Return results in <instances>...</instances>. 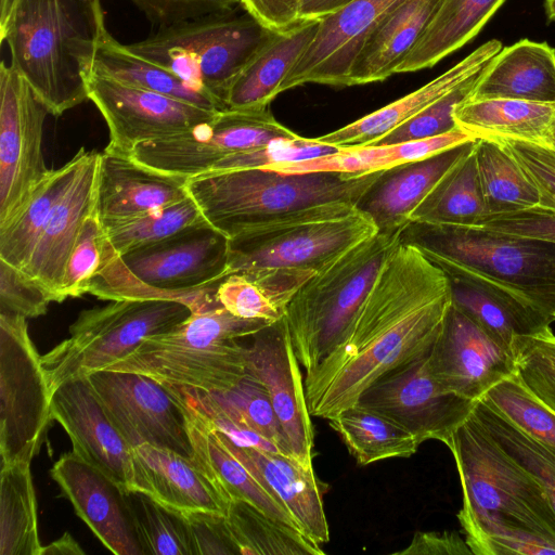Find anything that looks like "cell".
Segmentation results:
<instances>
[{"label":"cell","instance_id":"cell-38","mask_svg":"<svg viewBox=\"0 0 555 555\" xmlns=\"http://www.w3.org/2000/svg\"><path fill=\"white\" fill-rule=\"evenodd\" d=\"M485 215L474 145L440 178L412 211L409 221L424 224L473 225Z\"/></svg>","mask_w":555,"mask_h":555},{"label":"cell","instance_id":"cell-24","mask_svg":"<svg viewBox=\"0 0 555 555\" xmlns=\"http://www.w3.org/2000/svg\"><path fill=\"white\" fill-rule=\"evenodd\" d=\"M131 455L133 491H141L180 514L225 516L230 501L193 457L151 444L131 449Z\"/></svg>","mask_w":555,"mask_h":555},{"label":"cell","instance_id":"cell-59","mask_svg":"<svg viewBox=\"0 0 555 555\" xmlns=\"http://www.w3.org/2000/svg\"><path fill=\"white\" fill-rule=\"evenodd\" d=\"M302 0H240V5L266 28L281 31L300 21Z\"/></svg>","mask_w":555,"mask_h":555},{"label":"cell","instance_id":"cell-12","mask_svg":"<svg viewBox=\"0 0 555 555\" xmlns=\"http://www.w3.org/2000/svg\"><path fill=\"white\" fill-rule=\"evenodd\" d=\"M296 135L275 119L269 106L225 108L185 132L140 143L129 156L140 165L188 180L208 172L228 155Z\"/></svg>","mask_w":555,"mask_h":555},{"label":"cell","instance_id":"cell-61","mask_svg":"<svg viewBox=\"0 0 555 555\" xmlns=\"http://www.w3.org/2000/svg\"><path fill=\"white\" fill-rule=\"evenodd\" d=\"M352 0H302L300 20H322Z\"/></svg>","mask_w":555,"mask_h":555},{"label":"cell","instance_id":"cell-23","mask_svg":"<svg viewBox=\"0 0 555 555\" xmlns=\"http://www.w3.org/2000/svg\"><path fill=\"white\" fill-rule=\"evenodd\" d=\"M100 156L95 151H85L75 178L54 206L22 270L48 289L56 302L66 263L82 224L96 210Z\"/></svg>","mask_w":555,"mask_h":555},{"label":"cell","instance_id":"cell-29","mask_svg":"<svg viewBox=\"0 0 555 555\" xmlns=\"http://www.w3.org/2000/svg\"><path fill=\"white\" fill-rule=\"evenodd\" d=\"M168 387V386H167ZM181 402L193 447V459L212 483L229 500L245 501L280 524L298 530L299 525L267 489L225 447L216 429L193 405L168 387Z\"/></svg>","mask_w":555,"mask_h":555},{"label":"cell","instance_id":"cell-21","mask_svg":"<svg viewBox=\"0 0 555 555\" xmlns=\"http://www.w3.org/2000/svg\"><path fill=\"white\" fill-rule=\"evenodd\" d=\"M50 474L106 548L116 555H144L127 492L119 485L73 451L60 456Z\"/></svg>","mask_w":555,"mask_h":555},{"label":"cell","instance_id":"cell-15","mask_svg":"<svg viewBox=\"0 0 555 555\" xmlns=\"http://www.w3.org/2000/svg\"><path fill=\"white\" fill-rule=\"evenodd\" d=\"M427 356L399 366L366 388L356 404L377 412L414 436L446 443L470 416L476 401L444 391L433 378Z\"/></svg>","mask_w":555,"mask_h":555},{"label":"cell","instance_id":"cell-55","mask_svg":"<svg viewBox=\"0 0 555 555\" xmlns=\"http://www.w3.org/2000/svg\"><path fill=\"white\" fill-rule=\"evenodd\" d=\"M54 301L52 294L22 270L0 260V313L36 318Z\"/></svg>","mask_w":555,"mask_h":555},{"label":"cell","instance_id":"cell-54","mask_svg":"<svg viewBox=\"0 0 555 555\" xmlns=\"http://www.w3.org/2000/svg\"><path fill=\"white\" fill-rule=\"evenodd\" d=\"M491 139L502 144L533 184L539 194L538 206L555 212V149L543 141Z\"/></svg>","mask_w":555,"mask_h":555},{"label":"cell","instance_id":"cell-8","mask_svg":"<svg viewBox=\"0 0 555 555\" xmlns=\"http://www.w3.org/2000/svg\"><path fill=\"white\" fill-rule=\"evenodd\" d=\"M378 232L350 203L317 205L228 240L227 275L259 271L317 273Z\"/></svg>","mask_w":555,"mask_h":555},{"label":"cell","instance_id":"cell-40","mask_svg":"<svg viewBox=\"0 0 555 555\" xmlns=\"http://www.w3.org/2000/svg\"><path fill=\"white\" fill-rule=\"evenodd\" d=\"M361 466L410 457L420 444L413 435L382 414L354 404L327 420Z\"/></svg>","mask_w":555,"mask_h":555},{"label":"cell","instance_id":"cell-36","mask_svg":"<svg viewBox=\"0 0 555 555\" xmlns=\"http://www.w3.org/2000/svg\"><path fill=\"white\" fill-rule=\"evenodd\" d=\"M92 73L118 82L162 93L210 111L223 108L209 95L183 81L171 70L131 51L106 30L96 48Z\"/></svg>","mask_w":555,"mask_h":555},{"label":"cell","instance_id":"cell-39","mask_svg":"<svg viewBox=\"0 0 555 555\" xmlns=\"http://www.w3.org/2000/svg\"><path fill=\"white\" fill-rule=\"evenodd\" d=\"M30 462L1 464L0 555H41Z\"/></svg>","mask_w":555,"mask_h":555},{"label":"cell","instance_id":"cell-18","mask_svg":"<svg viewBox=\"0 0 555 555\" xmlns=\"http://www.w3.org/2000/svg\"><path fill=\"white\" fill-rule=\"evenodd\" d=\"M299 365L284 317L247 346V374L267 389L293 457L313 467V428Z\"/></svg>","mask_w":555,"mask_h":555},{"label":"cell","instance_id":"cell-33","mask_svg":"<svg viewBox=\"0 0 555 555\" xmlns=\"http://www.w3.org/2000/svg\"><path fill=\"white\" fill-rule=\"evenodd\" d=\"M505 0H441L417 43L396 74L430 68L469 42Z\"/></svg>","mask_w":555,"mask_h":555},{"label":"cell","instance_id":"cell-14","mask_svg":"<svg viewBox=\"0 0 555 555\" xmlns=\"http://www.w3.org/2000/svg\"><path fill=\"white\" fill-rule=\"evenodd\" d=\"M86 377L130 449L151 444L193 457L183 406L167 386L131 372L104 370Z\"/></svg>","mask_w":555,"mask_h":555},{"label":"cell","instance_id":"cell-13","mask_svg":"<svg viewBox=\"0 0 555 555\" xmlns=\"http://www.w3.org/2000/svg\"><path fill=\"white\" fill-rule=\"evenodd\" d=\"M48 114L27 81L3 61L0 65V229L17 217L50 171L42 152Z\"/></svg>","mask_w":555,"mask_h":555},{"label":"cell","instance_id":"cell-19","mask_svg":"<svg viewBox=\"0 0 555 555\" xmlns=\"http://www.w3.org/2000/svg\"><path fill=\"white\" fill-rule=\"evenodd\" d=\"M405 0H352L320 20L317 34L281 86L346 87L350 68L370 36Z\"/></svg>","mask_w":555,"mask_h":555},{"label":"cell","instance_id":"cell-52","mask_svg":"<svg viewBox=\"0 0 555 555\" xmlns=\"http://www.w3.org/2000/svg\"><path fill=\"white\" fill-rule=\"evenodd\" d=\"M483 68L387 133L376 144L390 145L431 138L455 129L454 109L470 96Z\"/></svg>","mask_w":555,"mask_h":555},{"label":"cell","instance_id":"cell-34","mask_svg":"<svg viewBox=\"0 0 555 555\" xmlns=\"http://www.w3.org/2000/svg\"><path fill=\"white\" fill-rule=\"evenodd\" d=\"M448 276L452 304L509 349L515 337L537 334L553 322L514 297L460 276Z\"/></svg>","mask_w":555,"mask_h":555},{"label":"cell","instance_id":"cell-10","mask_svg":"<svg viewBox=\"0 0 555 555\" xmlns=\"http://www.w3.org/2000/svg\"><path fill=\"white\" fill-rule=\"evenodd\" d=\"M192 314L173 300H113L83 310L69 327V337L41 356L50 393L63 383L103 371L139 344L164 333Z\"/></svg>","mask_w":555,"mask_h":555},{"label":"cell","instance_id":"cell-56","mask_svg":"<svg viewBox=\"0 0 555 555\" xmlns=\"http://www.w3.org/2000/svg\"><path fill=\"white\" fill-rule=\"evenodd\" d=\"M473 225L555 242V212L538 205L513 212L485 215Z\"/></svg>","mask_w":555,"mask_h":555},{"label":"cell","instance_id":"cell-22","mask_svg":"<svg viewBox=\"0 0 555 555\" xmlns=\"http://www.w3.org/2000/svg\"><path fill=\"white\" fill-rule=\"evenodd\" d=\"M51 418L69 436L74 453L126 492L134 490L131 449L106 416L86 376L56 388L51 396Z\"/></svg>","mask_w":555,"mask_h":555},{"label":"cell","instance_id":"cell-62","mask_svg":"<svg viewBox=\"0 0 555 555\" xmlns=\"http://www.w3.org/2000/svg\"><path fill=\"white\" fill-rule=\"evenodd\" d=\"M85 551L69 532H65L61 538L51 544L43 546L41 555H85Z\"/></svg>","mask_w":555,"mask_h":555},{"label":"cell","instance_id":"cell-64","mask_svg":"<svg viewBox=\"0 0 555 555\" xmlns=\"http://www.w3.org/2000/svg\"><path fill=\"white\" fill-rule=\"evenodd\" d=\"M545 12L550 21H555V0H545Z\"/></svg>","mask_w":555,"mask_h":555},{"label":"cell","instance_id":"cell-49","mask_svg":"<svg viewBox=\"0 0 555 555\" xmlns=\"http://www.w3.org/2000/svg\"><path fill=\"white\" fill-rule=\"evenodd\" d=\"M511 350L517 378L555 413V335L551 327L515 337Z\"/></svg>","mask_w":555,"mask_h":555},{"label":"cell","instance_id":"cell-17","mask_svg":"<svg viewBox=\"0 0 555 555\" xmlns=\"http://www.w3.org/2000/svg\"><path fill=\"white\" fill-rule=\"evenodd\" d=\"M426 364L444 391L473 401L516 374L512 350L453 304Z\"/></svg>","mask_w":555,"mask_h":555},{"label":"cell","instance_id":"cell-1","mask_svg":"<svg viewBox=\"0 0 555 555\" xmlns=\"http://www.w3.org/2000/svg\"><path fill=\"white\" fill-rule=\"evenodd\" d=\"M451 305L447 273L402 238L341 339L306 374L311 416H336L377 379L427 356Z\"/></svg>","mask_w":555,"mask_h":555},{"label":"cell","instance_id":"cell-9","mask_svg":"<svg viewBox=\"0 0 555 555\" xmlns=\"http://www.w3.org/2000/svg\"><path fill=\"white\" fill-rule=\"evenodd\" d=\"M271 33L249 14L236 15L232 10L162 26L127 46L225 109L231 83Z\"/></svg>","mask_w":555,"mask_h":555},{"label":"cell","instance_id":"cell-46","mask_svg":"<svg viewBox=\"0 0 555 555\" xmlns=\"http://www.w3.org/2000/svg\"><path fill=\"white\" fill-rule=\"evenodd\" d=\"M473 413L494 441L541 483L555 509V447L524 433L485 398L476 401Z\"/></svg>","mask_w":555,"mask_h":555},{"label":"cell","instance_id":"cell-2","mask_svg":"<svg viewBox=\"0 0 555 555\" xmlns=\"http://www.w3.org/2000/svg\"><path fill=\"white\" fill-rule=\"evenodd\" d=\"M444 444L461 481L457 519L473 554H555V509L545 490L473 412Z\"/></svg>","mask_w":555,"mask_h":555},{"label":"cell","instance_id":"cell-7","mask_svg":"<svg viewBox=\"0 0 555 555\" xmlns=\"http://www.w3.org/2000/svg\"><path fill=\"white\" fill-rule=\"evenodd\" d=\"M405 228L378 231L318 271L295 293L284 320L306 374L341 339Z\"/></svg>","mask_w":555,"mask_h":555},{"label":"cell","instance_id":"cell-51","mask_svg":"<svg viewBox=\"0 0 555 555\" xmlns=\"http://www.w3.org/2000/svg\"><path fill=\"white\" fill-rule=\"evenodd\" d=\"M392 145H365L339 149L335 153L307 160L276 164L264 169L286 175L341 172L365 176L393 168Z\"/></svg>","mask_w":555,"mask_h":555},{"label":"cell","instance_id":"cell-48","mask_svg":"<svg viewBox=\"0 0 555 555\" xmlns=\"http://www.w3.org/2000/svg\"><path fill=\"white\" fill-rule=\"evenodd\" d=\"M482 398L524 433L555 447V413L516 374L493 386Z\"/></svg>","mask_w":555,"mask_h":555},{"label":"cell","instance_id":"cell-63","mask_svg":"<svg viewBox=\"0 0 555 555\" xmlns=\"http://www.w3.org/2000/svg\"><path fill=\"white\" fill-rule=\"evenodd\" d=\"M542 141L551 145L553 149H555V115Z\"/></svg>","mask_w":555,"mask_h":555},{"label":"cell","instance_id":"cell-3","mask_svg":"<svg viewBox=\"0 0 555 555\" xmlns=\"http://www.w3.org/2000/svg\"><path fill=\"white\" fill-rule=\"evenodd\" d=\"M106 30L101 0H17L0 40L49 114L61 116L88 99L87 82Z\"/></svg>","mask_w":555,"mask_h":555},{"label":"cell","instance_id":"cell-57","mask_svg":"<svg viewBox=\"0 0 555 555\" xmlns=\"http://www.w3.org/2000/svg\"><path fill=\"white\" fill-rule=\"evenodd\" d=\"M159 27L202 15L234 10L240 0H130Z\"/></svg>","mask_w":555,"mask_h":555},{"label":"cell","instance_id":"cell-27","mask_svg":"<svg viewBox=\"0 0 555 555\" xmlns=\"http://www.w3.org/2000/svg\"><path fill=\"white\" fill-rule=\"evenodd\" d=\"M501 50V41L489 40L423 87L317 139L338 149L374 145L387 133L481 70Z\"/></svg>","mask_w":555,"mask_h":555},{"label":"cell","instance_id":"cell-16","mask_svg":"<svg viewBox=\"0 0 555 555\" xmlns=\"http://www.w3.org/2000/svg\"><path fill=\"white\" fill-rule=\"evenodd\" d=\"M87 88L88 100L96 106L108 128L109 143L105 151L127 156L140 143L185 132L219 112L94 73Z\"/></svg>","mask_w":555,"mask_h":555},{"label":"cell","instance_id":"cell-25","mask_svg":"<svg viewBox=\"0 0 555 555\" xmlns=\"http://www.w3.org/2000/svg\"><path fill=\"white\" fill-rule=\"evenodd\" d=\"M216 431L255 479L286 507L305 535L320 545L330 541L323 505L324 485L313 467H305L282 453L238 447Z\"/></svg>","mask_w":555,"mask_h":555},{"label":"cell","instance_id":"cell-45","mask_svg":"<svg viewBox=\"0 0 555 555\" xmlns=\"http://www.w3.org/2000/svg\"><path fill=\"white\" fill-rule=\"evenodd\" d=\"M206 223L196 203L188 196L175 204L103 225L115 250L121 256Z\"/></svg>","mask_w":555,"mask_h":555},{"label":"cell","instance_id":"cell-43","mask_svg":"<svg viewBox=\"0 0 555 555\" xmlns=\"http://www.w3.org/2000/svg\"><path fill=\"white\" fill-rule=\"evenodd\" d=\"M179 389L195 402L222 413L240 425L249 427L273 443L282 454L293 457L269 393L253 376L247 374L224 391L203 392L186 388Z\"/></svg>","mask_w":555,"mask_h":555},{"label":"cell","instance_id":"cell-42","mask_svg":"<svg viewBox=\"0 0 555 555\" xmlns=\"http://www.w3.org/2000/svg\"><path fill=\"white\" fill-rule=\"evenodd\" d=\"M224 524L237 554L323 555L321 545L242 500L230 501Z\"/></svg>","mask_w":555,"mask_h":555},{"label":"cell","instance_id":"cell-20","mask_svg":"<svg viewBox=\"0 0 555 555\" xmlns=\"http://www.w3.org/2000/svg\"><path fill=\"white\" fill-rule=\"evenodd\" d=\"M120 258L146 285L163 291L192 289L227 276L228 238L206 223L130 250Z\"/></svg>","mask_w":555,"mask_h":555},{"label":"cell","instance_id":"cell-53","mask_svg":"<svg viewBox=\"0 0 555 555\" xmlns=\"http://www.w3.org/2000/svg\"><path fill=\"white\" fill-rule=\"evenodd\" d=\"M217 298L227 311L242 319L274 323L285 313L268 288L243 273L222 279Z\"/></svg>","mask_w":555,"mask_h":555},{"label":"cell","instance_id":"cell-6","mask_svg":"<svg viewBox=\"0 0 555 555\" xmlns=\"http://www.w3.org/2000/svg\"><path fill=\"white\" fill-rule=\"evenodd\" d=\"M269 324L235 317L222 306L195 312L172 328L143 339L105 370L143 374L166 386L224 391L247 375V347L240 340Z\"/></svg>","mask_w":555,"mask_h":555},{"label":"cell","instance_id":"cell-58","mask_svg":"<svg viewBox=\"0 0 555 555\" xmlns=\"http://www.w3.org/2000/svg\"><path fill=\"white\" fill-rule=\"evenodd\" d=\"M186 524L192 555L237 554L224 524V516L208 513L181 514Z\"/></svg>","mask_w":555,"mask_h":555},{"label":"cell","instance_id":"cell-4","mask_svg":"<svg viewBox=\"0 0 555 555\" xmlns=\"http://www.w3.org/2000/svg\"><path fill=\"white\" fill-rule=\"evenodd\" d=\"M448 275L514 297L555 321V242L481 225L410 223L402 235Z\"/></svg>","mask_w":555,"mask_h":555},{"label":"cell","instance_id":"cell-5","mask_svg":"<svg viewBox=\"0 0 555 555\" xmlns=\"http://www.w3.org/2000/svg\"><path fill=\"white\" fill-rule=\"evenodd\" d=\"M385 170L286 175L264 168L205 172L186 191L205 220L228 240L240 232L327 203L358 205Z\"/></svg>","mask_w":555,"mask_h":555},{"label":"cell","instance_id":"cell-31","mask_svg":"<svg viewBox=\"0 0 555 555\" xmlns=\"http://www.w3.org/2000/svg\"><path fill=\"white\" fill-rule=\"evenodd\" d=\"M514 99L555 104V49L522 39L483 68L468 100Z\"/></svg>","mask_w":555,"mask_h":555},{"label":"cell","instance_id":"cell-60","mask_svg":"<svg viewBox=\"0 0 555 555\" xmlns=\"http://www.w3.org/2000/svg\"><path fill=\"white\" fill-rule=\"evenodd\" d=\"M398 555H467L473 554L465 540L454 531H416L410 544Z\"/></svg>","mask_w":555,"mask_h":555},{"label":"cell","instance_id":"cell-32","mask_svg":"<svg viewBox=\"0 0 555 555\" xmlns=\"http://www.w3.org/2000/svg\"><path fill=\"white\" fill-rule=\"evenodd\" d=\"M441 0H405L370 36L358 53L346 87L383 81L420 40Z\"/></svg>","mask_w":555,"mask_h":555},{"label":"cell","instance_id":"cell-47","mask_svg":"<svg viewBox=\"0 0 555 555\" xmlns=\"http://www.w3.org/2000/svg\"><path fill=\"white\" fill-rule=\"evenodd\" d=\"M133 524L144 555H192L183 516L141 491L127 492Z\"/></svg>","mask_w":555,"mask_h":555},{"label":"cell","instance_id":"cell-41","mask_svg":"<svg viewBox=\"0 0 555 555\" xmlns=\"http://www.w3.org/2000/svg\"><path fill=\"white\" fill-rule=\"evenodd\" d=\"M475 155L486 215L539 205V194L514 157L491 138H477Z\"/></svg>","mask_w":555,"mask_h":555},{"label":"cell","instance_id":"cell-44","mask_svg":"<svg viewBox=\"0 0 555 555\" xmlns=\"http://www.w3.org/2000/svg\"><path fill=\"white\" fill-rule=\"evenodd\" d=\"M221 281L184 291H163L144 284L125 266L114 246L88 293L106 300H173L186 305L192 313L220 307L217 288Z\"/></svg>","mask_w":555,"mask_h":555},{"label":"cell","instance_id":"cell-35","mask_svg":"<svg viewBox=\"0 0 555 555\" xmlns=\"http://www.w3.org/2000/svg\"><path fill=\"white\" fill-rule=\"evenodd\" d=\"M555 115V104L514 99L466 100L453 113L457 127L477 138L542 141Z\"/></svg>","mask_w":555,"mask_h":555},{"label":"cell","instance_id":"cell-26","mask_svg":"<svg viewBox=\"0 0 555 555\" xmlns=\"http://www.w3.org/2000/svg\"><path fill=\"white\" fill-rule=\"evenodd\" d=\"M185 184L182 177L104 150L100 156L96 210L103 223L131 218L186 198Z\"/></svg>","mask_w":555,"mask_h":555},{"label":"cell","instance_id":"cell-28","mask_svg":"<svg viewBox=\"0 0 555 555\" xmlns=\"http://www.w3.org/2000/svg\"><path fill=\"white\" fill-rule=\"evenodd\" d=\"M475 141L385 170L357 207L372 219L378 231L408 227L412 211L440 178L474 147Z\"/></svg>","mask_w":555,"mask_h":555},{"label":"cell","instance_id":"cell-50","mask_svg":"<svg viewBox=\"0 0 555 555\" xmlns=\"http://www.w3.org/2000/svg\"><path fill=\"white\" fill-rule=\"evenodd\" d=\"M112 247L98 210H94L85 220L66 263L59 302L88 293L90 282L102 269Z\"/></svg>","mask_w":555,"mask_h":555},{"label":"cell","instance_id":"cell-11","mask_svg":"<svg viewBox=\"0 0 555 555\" xmlns=\"http://www.w3.org/2000/svg\"><path fill=\"white\" fill-rule=\"evenodd\" d=\"M51 420V393L26 318L0 313L1 464L31 462Z\"/></svg>","mask_w":555,"mask_h":555},{"label":"cell","instance_id":"cell-30","mask_svg":"<svg viewBox=\"0 0 555 555\" xmlns=\"http://www.w3.org/2000/svg\"><path fill=\"white\" fill-rule=\"evenodd\" d=\"M320 20H300L292 27L272 31L231 83L227 108L268 107L281 93V86L306 51Z\"/></svg>","mask_w":555,"mask_h":555},{"label":"cell","instance_id":"cell-37","mask_svg":"<svg viewBox=\"0 0 555 555\" xmlns=\"http://www.w3.org/2000/svg\"><path fill=\"white\" fill-rule=\"evenodd\" d=\"M85 151L81 147L65 165L50 169L17 217L0 229V260L20 270L26 267L54 206L75 178Z\"/></svg>","mask_w":555,"mask_h":555}]
</instances>
